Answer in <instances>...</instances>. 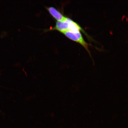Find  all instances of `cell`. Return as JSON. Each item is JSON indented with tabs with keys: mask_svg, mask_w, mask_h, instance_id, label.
<instances>
[{
	"mask_svg": "<svg viewBox=\"0 0 128 128\" xmlns=\"http://www.w3.org/2000/svg\"><path fill=\"white\" fill-rule=\"evenodd\" d=\"M50 30H57L62 33L68 30L75 31H82L85 34L86 33L78 24L67 17L65 20L57 21L56 22L55 26L50 28Z\"/></svg>",
	"mask_w": 128,
	"mask_h": 128,
	"instance_id": "obj_1",
	"label": "cell"
},
{
	"mask_svg": "<svg viewBox=\"0 0 128 128\" xmlns=\"http://www.w3.org/2000/svg\"><path fill=\"white\" fill-rule=\"evenodd\" d=\"M46 9L50 14L57 21H60L65 20L66 17L64 16L61 13L55 8L52 7H47Z\"/></svg>",
	"mask_w": 128,
	"mask_h": 128,
	"instance_id": "obj_3",
	"label": "cell"
},
{
	"mask_svg": "<svg viewBox=\"0 0 128 128\" xmlns=\"http://www.w3.org/2000/svg\"><path fill=\"white\" fill-rule=\"evenodd\" d=\"M69 39L81 45L85 48L90 52L88 49V44L86 42L83 38L82 34L80 31H75L68 30L62 33Z\"/></svg>",
	"mask_w": 128,
	"mask_h": 128,
	"instance_id": "obj_2",
	"label": "cell"
}]
</instances>
